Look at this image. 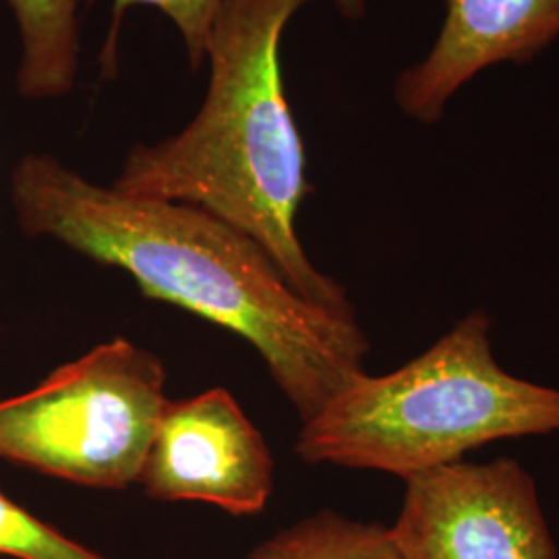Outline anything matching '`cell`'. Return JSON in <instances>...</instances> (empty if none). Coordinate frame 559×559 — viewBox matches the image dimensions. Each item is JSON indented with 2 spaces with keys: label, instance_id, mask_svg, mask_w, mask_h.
Listing matches in <instances>:
<instances>
[{
  "label": "cell",
  "instance_id": "ba28073f",
  "mask_svg": "<svg viewBox=\"0 0 559 559\" xmlns=\"http://www.w3.org/2000/svg\"><path fill=\"white\" fill-rule=\"evenodd\" d=\"M20 29L17 92L23 100L69 96L81 67L80 0H7Z\"/></svg>",
  "mask_w": 559,
  "mask_h": 559
},
{
  "label": "cell",
  "instance_id": "9c48e42d",
  "mask_svg": "<svg viewBox=\"0 0 559 559\" xmlns=\"http://www.w3.org/2000/svg\"><path fill=\"white\" fill-rule=\"evenodd\" d=\"M247 559L404 558L390 528L323 510L263 540Z\"/></svg>",
  "mask_w": 559,
  "mask_h": 559
},
{
  "label": "cell",
  "instance_id": "8fae6325",
  "mask_svg": "<svg viewBox=\"0 0 559 559\" xmlns=\"http://www.w3.org/2000/svg\"><path fill=\"white\" fill-rule=\"evenodd\" d=\"M0 558L108 559L64 537L0 491Z\"/></svg>",
  "mask_w": 559,
  "mask_h": 559
},
{
  "label": "cell",
  "instance_id": "7a4b0ae2",
  "mask_svg": "<svg viewBox=\"0 0 559 559\" xmlns=\"http://www.w3.org/2000/svg\"><path fill=\"white\" fill-rule=\"evenodd\" d=\"M309 2L224 0L207 41L210 81L198 115L177 135L131 147L112 187L221 218L255 240L302 299L355 318L344 286L321 274L297 233L311 185L282 83L280 41Z\"/></svg>",
  "mask_w": 559,
  "mask_h": 559
},
{
  "label": "cell",
  "instance_id": "6da1fadb",
  "mask_svg": "<svg viewBox=\"0 0 559 559\" xmlns=\"http://www.w3.org/2000/svg\"><path fill=\"white\" fill-rule=\"evenodd\" d=\"M11 201L27 237L119 267L145 297L247 340L302 423L365 373L355 318L302 299L255 240L195 205L120 193L50 154L17 162Z\"/></svg>",
  "mask_w": 559,
  "mask_h": 559
},
{
  "label": "cell",
  "instance_id": "8992f818",
  "mask_svg": "<svg viewBox=\"0 0 559 559\" xmlns=\"http://www.w3.org/2000/svg\"><path fill=\"white\" fill-rule=\"evenodd\" d=\"M140 483L152 500L201 501L249 516L272 496L274 459L237 400L214 388L166 402Z\"/></svg>",
  "mask_w": 559,
  "mask_h": 559
},
{
  "label": "cell",
  "instance_id": "5b68a950",
  "mask_svg": "<svg viewBox=\"0 0 559 559\" xmlns=\"http://www.w3.org/2000/svg\"><path fill=\"white\" fill-rule=\"evenodd\" d=\"M404 483L390 528L404 559H559L535 479L519 460H459Z\"/></svg>",
  "mask_w": 559,
  "mask_h": 559
},
{
  "label": "cell",
  "instance_id": "3957f363",
  "mask_svg": "<svg viewBox=\"0 0 559 559\" xmlns=\"http://www.w3.org/2000/svg\"><path fill=\"white\" fill-rule=\"evenodd\" d=\"M559 433V388L512 376L496 359L491 318L475 309L419 357L367 371L302 423L309 464L411 479L491 441Z\"/></svg>",
  "mask_w": 559,
  "mask_h": 559
},
{
  "label": "cell",
  "instance_id": "277c9868",
  "mask_svg": "<svg viewBox=\"0 0 559 559\" xmlns=\"http://www.w3.org/2000/svg\"><path fill=\"white\" fill-rule=\"evenodd\" d=\"M160 359L124 338L0 400V460L94 489L140 483L162 411Z\"/></svg>",
  "mask_w": 559,
  "mask_h": 559
},
{
  "label": "cell",
  "instance_id": "7c38bea8",
  "mask_svg": "<svg viewBox=\"0 0 559 559\" xmlns=\"http://www.w3.org/2000/svg\"><path fill=\"white\" fill-rule=\"evenodd\" d=\"M334 2L344 20L359 21L367 13V0H334Z\"/></svg>",
  "mask_w": 559,
  "mask_h": 559
},
{
  "label": "cell",
  "instance_id": "30bf717a",
  "mask_svg": "<svg viewBox=\"0 0 559 559\" xmlns=\"http://www.w3.org/2000/svg\"><path fill=\"white\" fill-rule=\"evenodd\" d=\"M90 2V0H85ZM224 0H115L112 20L108 25L106 41L102 46V80H112L117 75V48H119L120 25L131 7H154L162 15L175 23L185 44V52L191 71H200L205 64L207 41L212 36V25L221 11Z\"/></svg>",
  "mask_w": 559,
  "mask_h": 559
},
{
  "label": "cell",
  "instance_id": "52a82bcc",
  "mask_svg": "<svg viewBox=\"0 0 559 559\" xmlns=\"http://www.w3.org/2000/svg\"><path fill=\"white\" fill-rule=\"evenodd\" d=\"M429 52L394 81L406 119L438 124L460 90L487 69L528 64L559 41V0H443Z\"/></svg>",
  "mask_w": 559,
  "mask_h": 559
}]
</instances>
